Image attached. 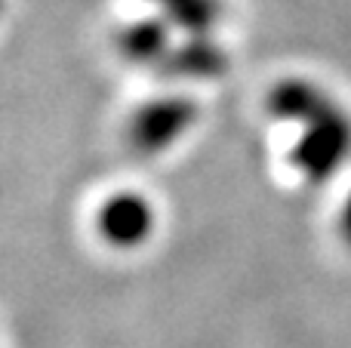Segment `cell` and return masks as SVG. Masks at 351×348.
<instances>
[{"mask_svg": "<svg viewBox=\"0 0 351 348\" xmlns=\"http://www.w3.org/2000/svg\"><path fill=\"white\" fill-rule=\"evenodd\" d=\"M351 154V121L336 105L317 121L305 123L302 142L293 148V166L308 179H330Z\"/></svg>", "mask_w": 351, "mask_h": 348, "instance_id": "cell-1", "label": "cell"}, {"mask_svg": "<svg viewBox=\"0 0 351 348\" xmlns=\"http://www.w3.org/2000/svg\"><path fill=\"white\" fill-rule=\"evenodd\" d=\"M197 108L188 99H158L142 105L130 121V142L142 154H158L170 148L194 123Z\"/></svg>", "mask_w": 351, "mask_h": 348, "instance_id": "cell-2", "label": "cell"}, {"mask_svg": "<svg viewBox=\"0 0 351 348\" xmlns=\"http://www.w3.org/2000/svg\"><path fill=\"white\" fill-rule=\"evenodd\" d=\"M96 228L105 244L117 247V250H133V247L145 244L152 234L154 210L145 197L133 195V191H121L99 207Z\"/></svg>", "mask_w": 351, "mask_h": 348, "instance_id": "cell-3", "label": "cell"}, {"mask_svg": "<svg viewBox=\"0 0 351 348\" xmlns=\"http://www.w3.org/2000/svg\"><path fill=\"white\" fill-rule=\"evenodd\" d=\"M164 28H160L158 22H142V25H133L130 31H123L121 34V49L127 59H154V55H160V49H164Z\"/></svg>", "mask_w": 351, "mask_h": 348, "instance_id": "cell-4", "label": "cell"}, {"mask_svg": "<svg viewBox=\"0 0 351 348\" xmlns=\"http://www.w3.org/2000/svg\"><path fill=\"white\" fill-rule=\"evenodd\" d=\"M158 3L167 6V12H170L176 22L191 31L210 28L219 12V0H158Z\"/></svg>", "mask_w": 351, "mask_h": 348, "instance_id": "cell-5", "label": "cell"}, {"mask_svg": "<svg viewBox=\"0 0 351 348\" xmlns=\"http://www.w3.org/2000/svg\"><path fill=\"white\" fill-rule=\"evenodd\" d=\"M339 232H342V240L351 247V195L346 197L342 203V213H339Z\"/></svg>", "mask_w": 351, "mask_h": 348, "instance_id": "cell-6", "label": "cell"}]
</instances>
